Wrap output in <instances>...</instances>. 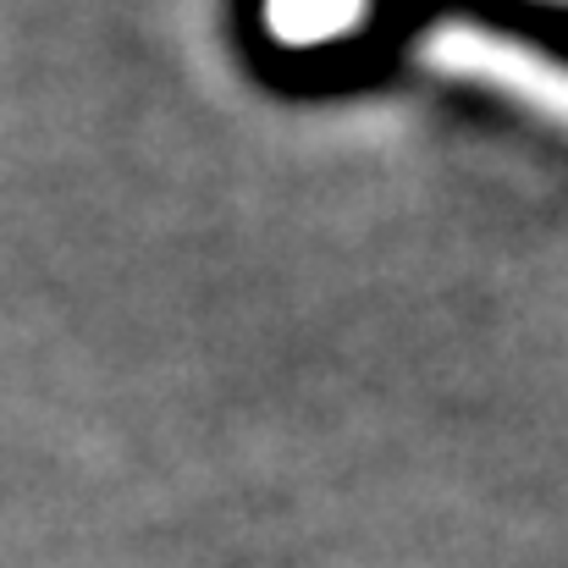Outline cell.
Returning <instances> with one entry per match:
<instances>
[{"mask_svg": "<svg viewBox=\"0 0 568 568\" xmlns=\"http://www.w3.org/2000/svg\"><path fill=\"white\" fill-rule=\"evenodd\" d=\"M414 61L447 83L497 94L568 133V61L536 39L469 17H442L414 39Z\"/></svg>", "mask_w": 568, "mask_h": 568, "instance_id": "6da1fadb", "label": "cell"}, {"mask_svg": "<svg viewBox=\"0 0 568 568\" xmlns=\"http://www.w3.org/2000/svg\"><path fill=\"white\" fill-rule=\"evenodd\" d=\"M371 6L376 0H265L260 17H265V33L287 50H321V44H337L348 33H359L371 22Z\"/></svg>", "mask_w": 568, "mask_h": 568, "instance_id": "7a4b0ae2", "label": "cell"}]
</instances>
